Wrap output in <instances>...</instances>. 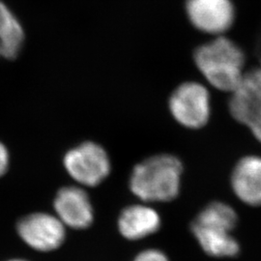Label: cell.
Masks as SVG:
<instances>
[{
  "label": "cell",
  "instance_id": "6da1fadb",
  "mask_svg": "<svg viewBox=\"0 0 261 261\" xmlns=\"http://www.w3.org/2000/svg\"><path fill=\"white\" fill-rule=\"evenodd\" d=\"M183 166L172 155L161 154L138 164L129 181L130 192L145 202H168L179 195Z\"/></svg>",
  "mask_w": 261,
  "mask_h": 261
},
{
  "label": "cell",
  "instance_id": "7a4b0ae2",
  "mask_svg": "<svg viewBox=\"0 0 261 261\" xmlns=\"http://www.w3.org/2000/svg\"><path fill=\"white\" fill-rule=\"evenodd\" d=\"M194 57L206 81L222 91L232 92L245 74L246 57L242 48L224 35L197 47Z\"/></svg>",
  "mask_w": 261,
  "mask_h": 261
},
{
  "label": "cell",
  "instance_id": "3957f363",
  "mask_svg": "<svg viewBox=\"0 0 261 261\" xmlns=\"http://www.w3.org/2000/svg\"><path fill=\"white\" fill-rule=\"evenodd\" d=\"M68 174L80 185H100L111 173V160L103 147L86 141L69 150L63 160Z\"/></svg>",
  "mask_w": 261,
  "mask_h": 261
},
{
  "label": "cell",
  "instance_id": "277c9868",
  "mask_svg": "<svg viewBox=\"0 0 261 261\" xmlns=\"http://www.w3.org/2000/svg\"><path fill=\"white\" fill-rule=\"evenodd\" d=\"M173 118L189 129L205 126L211 114L210 94L204 85L189 82L179 85L169 99Z\"/></svg>",
  "mask_w": 261,
  "mask_h": 261
},
{
  "label": "cell",
  "instance_id": "5b68a950",
  "mask_svg": "<svg viewBox=\"0 0 261 261\" xmlns=\"http://www.w3.org/2000/svg\"><path fill=\"white\" fill-rule=\"evenodd\" d=\"M17 233L31 249L38 252H51L65 241V225L56 216L37 212L19 219Z\"/></svg>",
  "mask_w": 261,
  "mask_h": 261
},
{
  "label": "cell",
  "instance_id": "8992f818",
  "mask_svg": "<svg viewBox=\"0 0 261 261\" xmlns=\"http://www.w3.org/2000/svg\"><path fill=\"white\" fill-rule=\"evenodd\" d=\"M186 11L197 30L217 37L232 28L236 18L232 0H187Z\"/></svg>",
  "mask_w": 261,
  "mask_h": 261
},
{
  "label": "cell",
  "instance_id": "52a82bcc",
  "mask_svg": "<svg viewBox=\"0 0 261 261\" xmlns=\"http://www.w3.org/2000/svg\"><path fill=\"white\" fill-rule=\"evenodd\" d=\"M54 207L56 217L65 226L84 229L93 223V206L87 193L81 187L61 188L56 194Z\"/></svg>",
  "mask_w": 261,
  "mask_h": 261
},
{
  "label": "cell",
  "instance_id": "ba28073f",
  "mask_svg": "<svg viewBox=\"0 0 261 261\" xmlns=\"http://www.w3.org/2000/svg\"><path fill=\"white\" fill-rule=\"evenodd\" d=\"M231 93L229 112L235 120L249 126L261 110V62L259 66L245 72L240 84Z\"/></svg>",
  "mask_w": 261,
  "mask_h": 261
},
{
  "label": "cell",
  "instance_id": "9c48e42d",
  "mask_svg": "<svg viewBox=\"0 0 261 261\" xmlns=\"http://www.w3.org/2000/svg\"><path fill=\"white\" fill-rule=\"evenodd\" d=\"M234 194L243 202L261 205V157L247 156L235 166L231 175Z\"/></svg>",
  "mask_w": 261,
  "mask_h": 261
},
{
  "label": "cell",
  "instance_id": "30bf717a",
  "mask_svg": "<svg viewBox=\"0 0 261 261\" xmlns=\"http://www.w3.org/2000/svg\"><path fill=\"white\" fill-rule=\"evenodd\" d=\"M162 224L158 212L144 204L126 207L118 218V229L122 236L130 241L143 239L156 233Z\"/></svg>",
  "mask_w": 261,
  "mask_h": 261
},
{
  "label": "cell",
  "instance_id": "8fae6325",
  "mask_svg": "<svg viewBox=\"0 0 261 261\" xmlns=\"http://www.w3.org/2000/svg\"><path fill=\"white\" fill-rule=\"evenodd\" d=\"M238 217L233 208L221 201L211 202L197 215L191 227L217 233H230L237 224Z\"/></svg>",
  "mask_w": 261,
  "mask_h": 261
},
{
  "label": "cell",
  "instance_id": "7c38bea8",
  "mask_svg": "<svg viewBox=\"0 0 261 261\" xmlns=\"http://www.w3.org/2000/svg\"><path fill=\"white\" fill-rule=\"evenodd\" d=\"M24 33L19 20L0 2V56L14 59L23 45Z\"/></svg>",
  "mask_w": 261,
  "mask_h": 261
},
{
  "label": "cell",
  "instance_id": "4fadbf2b",
  "mask_svg": "<svg viewBox=\"0 0 261 261\" xmlns=\"http://www.w3.org/2000/svg\"><path fill=\"white\" fill-rule=\"evenodd\" d=\"M191 229L202 250L211 256L233 257L239 253L240 246L230 233H216L195 227Z\"/></svg>",
  "mask_w": 261,
  "mask_h": 261
},
{
  "label": "cell",
  "instance_id": "5bb4252c",
  "mask_svg": "<svg viewBox=\"0 0 261 261\" xmlns=\"http://www.w3.org/2000/svg\"><path fill=\"white\" fill-rule=\"evenodd\" d=\"M134 261H169L165 252L157 249H148L139 253Z\"/></svg>",
  "mask_w": 261,
  "mask_h": 261
},
{
  "label": "cell",
  "instance_id": "9a60e30c",
  "mask_svg": "<svg viewBox=\"0 0 261 261\" xmlns=\"http://www.w3.org/2000/svg\"><path fill=\"white\" fill-rule=\"evenodd\" d=\"M10 167L9 150L6 145L0 141V178L3 177Z\"/></svg>",
  "mask_w": 261,
  "mask_h": 261
},
{
  "label": "cell",
  "instance_id": "2e32d148",
  "mask_svg": "<svg viewBox=\"0 0 261 261\" xmlns=\"http://www.w3.org/2000/svg\"><path fill=\"white\" fill-rule=\"evenodd\" d=\"M249 127L252 130V134L256 138V140H259L261 142V110L249 124Z\"/></svg>",
  "mask_w": 261,
  "mask_h": 261
},
{
  "label": "cell",
  "instance_id": "e0dca14e",
  "mask_svg": "<svg viewBox=\"0 0 261 261\" xmlns=\"http://www.w3.org/2000/svg\"><path fill=\"white\" fill-rule=\"evenodd\" d=\"M7 261H28L25 260V259H22V258H12V259H9V260Z\"/></svg>",
  "mask_w": 261,
  "mask_h": 261
}]
</instances>
